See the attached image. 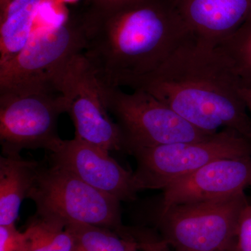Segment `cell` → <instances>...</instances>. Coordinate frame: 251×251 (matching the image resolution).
Returning <instances> with one entry per match:
<instances>
[{
  "label": "cell",
  "instance_id": "1",
  "mask_svg": "<svg viewBox=\"0 0 251 251\" xmlns=\"http://www.w3.org/2000/svg\"><path fill=\"white\" fill-rule=\"evenodd\" d=\"M83 54L102 85L133 87L192 35L173 0H87Z\"/></svg>",
  "mask_w": 251,
  "mask_h": 251
},
{
  "label": "cell",
  "instance_id": "2",
  "mask_svg": "<svg viewBox=\"0 0 251 251\" xmlns=\"http://www.w3.org/2000/svg\"><path fill=\"white\" fill-rule=\"evenodd\" d=\"M242 87L227 52L191 35L132 89L146 91L208 134L230 128L251 140Z\"/></svg>",
  "mask_w": 251,
  "mask_h": 251
},
{
  "label": "cell",
  "instance_id": "3",
  "mask_svg": "<svg viewBox=\"0 0 251 251\" xmlns=\"http://www.w3.org/2000/svg\"><path fill=\"white\" fill-rule=\"evenodd\" d=\"M64 112L67 101L51 79L0 87L2 155H20L23 150L53 151L62 140L57 124Z\"/></svg>",
  "mask_w": 251,
  "mask_h": 251
},
{
  "label": "cell",
  "instance_id": "4",
  "mask_svg": "<svg viewBox=\"0 0 251 251\" xmlns=\"http://www.w3.org/2000/svg\"><path fill=\"white\" fill-rule=\"evenodd\" d=\"M248 202L243 191L159 209L156 227L175 251H237L239 219Z\"/></svg>",
  "mask_w": 251,
  "mask_h": 251
},
{
  "label": "cell",
  "instance_id": "5",
  "mask_svg": "<svg viewBox=\"0 0 251 251\" xmlns=\"http://www.w3.org/2000/svg\"><path fill=\"white\" fill-rule=\"evenodd\" d=\"M28 198L35 203L36 216L65 226L80 223L115 231L124 226L118 199L52 163L40 164Z\"/></svg>",
  "mask_w": 251,
  "mask_h": 251
},
{
  "label": "cell",
  "instance_id": "6",
  "mask_svg": "<svg viewBox=\"0 0 251 251\" xmlns=\"http://www.w3.org/2000/svg\"><path fill=\"white\" fill-rule=\"evenodd\" d=\"M133 175L139 191L168 185L221 158L251 156V140L230 128L204 139L138 149Z\"/></svg>",
  "mask_w": 251,
  "mask_h": 251
},
{
  "label": "cell",
  "instance_id": "7",
  "mask_svg": "<svg viewBox=\"0 0 251 251\" xmlns=\"http://www.w3.org/2000/svg\"><path fill=\"white\" fill-rule=\"evenodd\" d=\"M101 90L107 110L121 128L126 153L131 155L138 149L197 141L211 135L193 126L146 91L126 93L118 87L102 85Z\"/></svg>",
  "mask_w": 251,
  "mask_h": 251
},
{
  "label": "cell",
  "instance_id": "8",
  "mask_svg": "<svg viewBox=\"0 0 251 251\" xmlns=\"http://www.w3.org/2000/svg\"><path fill=\"white\" fill-rule=\"evenodd\" d=\"M50 79L67 101L75 139L105 151H125L121 128L112 121L102 96L101 85L83 52L59 68Z\"/></svg>",
  "mask_w": 251,
  "mask_h": 251
},
{
  "label": "cell",
  "instance_id": "9",
  "mask_svg": "<svg viewBox=\"0 0 251 251\" xmlns=\"http://www.w3.org/2000/svg\"><path fill=\"white\" fill-rule=\"evenodd\" d=\"M85 46L81 11L52 27L34 31L23 50L0 67V87L50 79L59 67L82 53Z\"/></svg>",
  "mask_w": 251,
  "mask_h": 251
},
{
  "label": "cell",
  "instance_id": "10",
  "mask_svg": "<svg viewBox=\"0 0 251 251\" xmlns=\"http://www.w3.org/2000/svg\"><path fill=\"white\" fill-rule=\"evenodd\" d=\"M50 153L51 163L120 202L134 201L139 192L133 173L120 166L103 149L74 138L62 140Z\"/></svg>",
  "mask_w": 251,
  "mask_h": 251
},
{
  "label": "cell",
  "instance_id": "11",
  "mask_svg": "<svg viewBox=\"0 0 251 251\" xmlns=\"http://www.w3.org/2000/svg\"><path fill=\"white\" fill-rule=\"evenodd\" d=\"M249 186L251 156L215 160L163 189L160 209L228 197Z\"/></svg>",
  "mask_w": 251,
  "mask_h": 251
},
{
  "label": "cell",
  "instance_id": "12",
  "mask_svg": "<svg viewBox=\"0 0 251 251\" xmlns=\"http://www.w3.org/2000/svg\"><path fill=\"white\" fill-rule=\"evenodd\" d=\"M195 37L219 45L251 16V0H173Z\"/></svg>",
  "mask_w": 251,
  "mask_h": 251
},
{
  "label": "cell",
  "instance_id": "13",
  "mask_svg": "<svg viewBox=\"0 0 251 251\" xmlns=\"http://www.w3.org/2000/svg\"><path fill=\"white\" fill-rule=\"evenodd\" d=\"M39 166L38 162L23 159L21 155L0 157V225L16 224Z\"/></svg>",
  "mask_w": 251,
  "mask_h": 251
},
{
  "label": "cell",
  "instance_id": "14",
  "mask_svg": "<svg viewBox=\"0 0 251 251\" xmlns=\"http://www.w3.org/2000/svg\"><path fill=\"white\" fill-rule=\"evenodd\" d=\"M43 0H11L0 11V67L18 55L32 35Z\"/></svg>",
  "mask_w": 251,
  "mask_h": 251
},
{
  "label": "cell",
  "instance_id": "15",
  "mask_svg": "<svg viewBox=\"0 0 251 251\" xmlns=\"http://www.w3.org/2000/svg\"><path fill=\"white\" fill-rule=\"evenodd\" d=\"M74 241V251H126L133 240L116 231L92 225L71 223L66 226Z\"/></svg>",
  "mask_w": 251,
  "mask_h": 251
},
{
  "label": "cell",
  "instance_id": "16",
  "mask_svg": "<svg viewBox=\"0 0 251 251\" xmlns=\"http://www.w3.org/2000/svg\"><path fill=\"white\" fill-rule=\"evenodd\" d=\"M27 251H74V238L65 225L34 215L26 227Z\"/></svg>",
  "mask_w": 251,
  "mask_h": 251
},
{
  "label": "cell",
  "instance_id": "17",
  "mask_svg": "<svg viewBox=\"0 0 251 251\" xmlns=\"http://www.w3.org/2000/svg\"><path fill=\"white\" fill-rule=\"evenodd\" d=\"M219 45L232 59L244 87H251V16Z\"/></svg>",
  "mask_w": 251,
  "mask_h": 251
},
{
  "label": "cell",
  "instance_id": "18",
  "mask_svg": "<svg viewBox=\"0 0 251 251\" xmlns=\"http://www.w3.org/2000/svg\"><path fill=\"white\" fill-rule=\"evenodd\" d=\"M29 242L25 232L18 230L15 224L0 225V251H27Z\"/></svg>",
  "mask_w": 251,
  "mask_h": 251
},
{
  "label": "cell",
  "instance_id": "19",
  "mask_svg": "<svg viewBox=\"0 0 251 251\" xmlns=\"http://www.w3.org/2000/svg\"><path fill=\"white\" fill-rule=\"evenodd\" d=\"M237 251H251V204L248 202L239 219L237 234Z\"/></svg>",
  "mask_w": 251,
  "mask_h": 251
},
{
  "label": "cell",
  "instance_id": "20",
  "mask_svg": "<svg viewBox=\"0 0 251 251\" xmlns=\"http://www.w3.org/2000/svg\"><path fill=\"white\" fill-rule=\"evenodd\" d=\"M240 94L251 117V87H242L240 90Z\"/></svg>",
  "mask_w": 251,
  "mask_h": 251
},
{
  "label": "cell",
  "instance_id": "21",
  "mask_svg": "<svg viewBox=\"0 0 251 251\" xmlns=\"http://www.w3.org/2000/svg\"><path fill=\"white\" fill-rule=\"evenodd\" d=\"M130 239H131V238H130ZM132 240H133V239H132ZM126 251H140L138 245H137L136 242H135L134 240H133V242L131 243L129 248L127 249Z\"/></svg>",
  "mask_w": 251,
  "mask_h": 251
},
{
  "label": "cell",
  "instance_id": "22",
  "mask_svg": "<svg viewBox=\"0 0 251 251\" xmlns=\"http://www.w3.org/2000/svg\"><path fill=\"white\" fill-rule=\"evenodd\" d=\"M11 0H0V11H2L6 7V5Z\"/></svg>",
  "mask_w": 251,
  "mask_h": 251
},
{
  "label": "cell",
  "instance_id": "23",
  "mask_svg": "<svg viewBox=\"0 0 251 251\" xmlns=\"http://www.w3.org/2000/svg\"><path fill=\"white\" fill-rule=\"evenodd\" d=\"M63 1H74V0H63Z\"/></svg>",
  "mask_w": 251,
  "mask_h": 251
}]
</instances>
